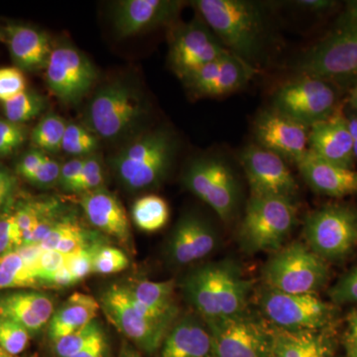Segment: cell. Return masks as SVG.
<instances>
[{"instance_id": "44dd1931", "label": "cell", "mask_w": 357, "mask_h": 357, "mask_svg": "<svg viewBox=\"0 0 357 357\" xmlns=\"http://www.w3.org/2000/svg\"><path fill=\"white\" fill-rule=\"evenodd\" d=\"M309 150L319 158L351 168L354 165V140L347 119L340 112L310 126Z\"/></svg>"}, {"instance_id": "bcb514c9", "label": "cell", "mask_w": 357, "mask_h": 357, "mask_svg": "<svg viewBox=\"0 0 357 357\" xmlns=\"http://www.w3.org/2000/svg\"><path fill=\"white\" fill-rule=\"evenodd\" d=\"M84 160H86V157H73L61 167L58 185L62 188V190L66 192L69 191L70 188L76 182L82 169H83Z\"/></svg>"}, {"instance_id": "603a6c76", "label": "cell", "mask_w": 357, "mask_h": 357, "mask_svg": "<svg viewBox=\"0 0 357 357\" xmlns=\"http://www.w3.org/2000/svg\"><path fill=\"white\" fill-rule=\"evenodd\" d=\"M79 204L93 227L124 245L130 243V223L128 215L114 194L102 188L83 194Z\"/></svg>"}, {"instance_id": "816d5d0a", "label": "cell", "mask_w": 357, "mask_h": 357, "mask_svg": "<svg viewBox=\"0 0 357 357\" xmlns=\"http://www.w3.org/2000/svg\"><path fill=\"white\" fill-rule=\"evenodd\" d=\"M295 4L309 11H325L335 6V2L328 0H302L296 1Z\"/></svg>"}, {"instance_id": "8d00e7d4", "label": "cell", "mask_w": 357, "mask_h": 357, "mask_svg": "<svg viewBox=\"0 0 357 357\" xmlns=\"http://www.w3.org/2000/svg\"><path fill=\"white\" fill-rule=\"evenodd\" d=\"M128 255L114 246L98 245L93 256V273L110 275L119 273L128 267Z\"/></svg>"}, {"instance_id": "db71d44e", "label": "cell", "mask_w": 357, "mask_h": 357, "mask_svg": "<svg viewBox=\"0 0 357 357\" xmlns=\"http://www.w3.org/2000/svg\"><path fill=\"white\" fill-rule=\"evenodd\" d=\"M347 126H349V132L354 140V143L357 142V117L351 119H347Z\"/></svg>"}, {"instance_id": "d6986e66", "label": "cell", "mask_w": 357, "mask_h": 357, "mask_svg": "<svg viewBox=\"0 0 357 357\" xmlns=\"http://www.w3.org/2000/svg\"><path fill=\"white\" fill-rule=\"evenodd\" d=\"M236 262L232 260L210 263L194 270L182 283L185 299L204 321L222 319L223 294Z\"/></svg>"}, {"instance_id": "277c9868", "label": "cell", "mask_w": 357, "mask_h": 357, "mask_svg": "<svg viewBox=\"0 0 357 357\" xmlns=\"http://www.w3.org/2000/svg\"><path fill=\"white\" fill-rule=\"evenodd\" d=\"M297 220L293 199L278 197H251L241 229L239 243L248 253L280 249Z\"/></svg>"}, {"instance_id": "5b68a950", "label": "cell", "mask_w": 357, "mask_h": 357, "mask_svg": "<svg viewBox=\"0 0 357 357\" xmlns=\"http://www.w3.org/2000/svg\"><path fill=\"white\" fill-rule=\"evenodd\" d=\"M265 285L282 293L317 294L326 285L328 268L307 244L293 243L275 251L262 270Z\"/></svg>"}, {"instance_id": "6da1fadb", "label": "cell", "mask_w": 357, "mask_h": 357, "mask_svg": "<svg viewBox=\"0 0 357 357\" xmlns=\"http://www.w3.org/2000/svg\"><path fill=\"white\" fill-rule=\"evenodd\" d=\"M192 6L230 53L255 67L267 37L261 7L245 0H196Z\"/></svg>"}, {"instance_id": "94428289", "label": "cell", "mask_w": 357, "mask_h": 357, "mask_svg": "<svg viewBox=\"0 0 357 357\" xmlns=\"http://www.w3.org/2000/svg\"><path fill=\"white\" fill-rule=\"evenodd\" d=\"M3 36V34H2V32L0 31V39H1V37Z\"/></svg>"}, {"instance_id": "d6a6232c", "label": "cell", "mask_w": 357, "mask_h": 357, "mask_svg": "<svg viewBox=\"0 0 357 357\" xmlns=\"http://www.w3.org/2000/svg\"><path fill=\"white\" fill-rule=\"evenodd\" d=\"M44 96L35 91H23L20 96L3 103V112L7 121L23 124L39 116L46 109Z\"/></svg>"}, {"instance_id": "ac0fdd59", "label": "cell", "mask_w": 357, "mask_h": 357, "mask_svg": "<svg viewBox=\"0 0 357 357\" xmlns=\"http://www.w3.org/2000/svg\"><path fill=\"white\" fill-rule=\"evenodd\" d=\"M183 2L177 0H121L114 2L112 22L119 38L168 25L177 18Z\"/></svg>"}, {"instance_id": "7a4b0ae2", "label": "cell", "mask_w": 357, "mask_h": 357, "mask_svg": "<svg viewBox=\"0 0 357 357\" xmlns=\"http://www.w3.org/2000/svg\"><path fill=\"white\" fill-rule=\"evenodd\" d=\"M178 143L172 131L156 128L141 131L126 141L112 159V170L130 191L161 184L170 172Z\"/></svg>"}, {"instance_id": "4dcf8cb0", "label": "cell", "mask_w": 357, "mask_h": 357, "mask_svg": "<svg viewBox=\"0 0 357 357\" xmlns=\"http://www.w3.org/2000/svg\"><path fill=\"white\" fill-rule=\"evenodd\" d=\"M131 215L138 229L145 232H155L163 229L168 223L170 208L161 197L147 195L135 201Z\"/></svg>"}, {"instance_id": "484cf974", "label": "cell", "mask_w": 357, "mask_h": 357, "mask_svg": "<svg viewBox=\"0 0 357 357\" xmlns=\"http://www.w3.org/2000/svg\"><path fill=\"white\" fill-rule=\"evenodd\" d=\"M162 347L161 357L213 356V342L208 326L194 317L178 319L169 331Z\"/></svg>"}, {"instance_id": "e0dca14e", "label": "cell", "mask_w": 357, "mask_h": 357, "mask_svg": "<svg viewBox=\"0 0 357 357\" xmlns=\"http://www.w3.org/2000/svg\"><path fill=\"white\" fill-rule=\"evenodd\" d=\"M255 74V67L227 54L185 77L183 83L196 98H220L244 88Z\"/></svg>"}, {"instance_id": "9c48e42d", "label": "cell", "mask_w": 357, "mask_h": 357, "mask_svg": "<svg viewBox=\"0 0 357 357\" xmlns=\"http://www.w3.org/2000/svg\"><path fill=\"white\" fill-rule=\"evenodd\" d=\"M274 109L311 126L337 112V93L326 79L302 75L277 91Z\"/></svg>"}, {"instance_id": "9a60e30c", "label": "cell", "mask_w": 357, "mask_h": 357, "mask_svg": "<svg viewBox=\"0 0 357 357\" xmlns=\"http://www.w3.org/2000/svg\"><path fill=\"white\" fill-rule=\"evenodd\" d=\"M239 157L251 197H278L294 201L299 185L285 160L255 145L246 147Z\"/></svg>"}, {"instance_id": "c3c4849f", "label": "cell", "mask_w": 357, "mask_h": 357, "mask_svg": "<svg viewBox=\"0 0 357 357\" xmlns=\"http://www.w3.org/2000/svg\"><path fill=\"white\" fill-rule=\"evenodd\" d=\"M16 189V178L13 174L0 164V211L6 208L13 199Z\"/></svg>"}, {"instance_id": "60d3db41", "label": "cell", "mask_w": 357, "mask_h": 357, "mask_svg": "<svg viewBox=\"0 0 357 357\" xmlns=\"http://www.w3.org/2000/svg\"><path fill=\"white\" fill-rule=\"evenodd\" d=\"M22 244V234L14 213H0V257L15 251Z\"/></svg>"}, {"instance_id": "52a82bcc", "label": "cell", "mask_w": 357, "mask_h": 357, "mask_svg": "<svg viewBox=\"0 0 357 357\" xmlns=\"http://www.w3.org/2000/svg\"><path fill=\"white\" fill-rule=\"evenodd\" d=\"M307 245L324 260H340L357 244V215L351 208L325 206L311 213L305 225Z\"/></svg>"}, {"instance_id": "8992f818", "label": "cell", "mask_w": 357, "mask_h": 357, "mask_svg": "<svg viewBox=\"0 0 357 357\" xmlns=\"http://www.w3.org/2000/svg\"><path fill=\"white\" fill-rule=\"evenodd\" d=\"M183 181L223 222L234 218L238 206L239 187L234 171L225 160L215 156L192 160L185 168Z\"/></svg>"}, {"instance_id": "d4e9b609", "label": "cell", "mask_w": 357, "mask_h": 357, "mask_svg": "<svg viewBox=\"0 0 357 357\" xmlns=\"http://www.w3.org/2000/svg\"><path fill=\"white\" fill-rule=\"evenodd\" d=\"M53 314V301L46 294L23 291L0 297V319L16 321L29 333L42 330Z\"/></svg>"}, {"instance_id": "5bb4252c", "label": "cell", "mask_w": 357, "mask_h": 357, "mask_svg": "<svg viewBox=\"0 0 357 357\" xmlns=\"http://www.w3.org/2000/svg\"><path fill=\"white\" fill-rule=\"evenodd\" d=\"M296 70L326 81L357 75V26L312 47L300 59Z\"/></svg>"}, {"instance_id": "680465c9", "label": "cell", "mask_w": 357, "mask_h": 357, "mask_svg": "<svg viewBox=\"0 0 357 357\" xmlns=\"http://www.w3.org/2000/svg\"><path fill=\"white\" fill-rule=\"evenodd\" d=\"M0 357H13V356L7 354V352L4 351V349H2L1 347H0Z\"/></svg>"}, {"instance_id": "e575fe53", "label": "cell", "mask_w": 357, "mask_h": 357, "mask_svg": "<svg viewBox=\"0 0 357 357\" xmlns=\"http://www.w3.org/2000/svg\"><path fill=\"white\" fill-rule=\"evenodd\" d=\"M105 182V167L98 153L86 157L83 169L76 182L70 188L69 192L86 194L102 189Z\"/></svg>"}, {"instance_id": "4fadbf2b", "label": "cell", "mask_w": 357, "mask_h": 357, "mask_svg": "<svg viewBox=\"0 0 357 357\" xmlns=\"http://www.w3.org/2000/svg\"><path fill=\"white\" fill-rule=\"evenodd\" d=\"M215 357H269L271 333L245 314L206 321Z\"/></svg>"}, {"instance_id": "7c38bea8", "label": "cell", "mask_w": 357, "mask_h": 357, "mask_svg": "<svg viewBox=\"0 0 357 357\" xmlns=\"http://www.w3.org/2000/svg\"><path fill=\"white\" fill-rule=\"evenodd\" d=\"M230 53L202 20L176 27L170 41L169 64L181 79Z\"/></svg>"}, {"instance_id": "3957f363", "label": "cell", "mask_w": 357, "mask_h": 357, "mask_svg": "<svg viewBox=\"0 0 357 357\" xmlns=\"http://www.w3.org/2000/svg\"><path fill=\"white\" fill-rule=\"evenodd\" d=\"M148 105L132 82L117 79L100 86L86 112V128L100 139L117 142L141 132L148 116Z\"/></svg>"}, {"instance_id": "f35d334b", "label": "cell", "mask_w": 357, "mask_h": 357, "mask_svg": "<svg viewBox=\"0 0 357 357\" xmlns=\"http://www.w3.org/2000/svg\"><path fill=\"white\" fill-rule=\"evenodd\" d=\"M27 139V129L23 124L0 119V158L13 155Z\"/></svg>"}, {"instance_id": "7bdbcfd3", "label": "cell", "mask_w": 357, "mask_h": 357, "mask_svg": "<svg viewBox=\"0 0 357 357\" xmlns=\"http://www.w3.org/2000/svg\"><path fill=\"white\" fill-rule=\"evenodd\" d=\"M330 298L335 304H357V266L331 289Z\"/></svg>"}, {"instance_id": "4316f807", "label": "cell", "mask_w": 357, "mask_h": 357, "mask_svg": "<svg viewBox=\"0 0 357 357\" xmlns=\"http://www.w3.org/2000/svg\"><path fill=\"white\" fill-rule=\"evenodd\" d=\"M100 304L93 297L83 293H75L68 298L49 321V337L52 342L76 332L95 321Z\"/></svg>"}, {"instance_id": "836d02e7", "label": "cell", "mask_w": 357, "mask_h": 357, "mask_svg": "<svg viewBox=\"0 0 357 357\" xmlns=\"http://www.w3.org/2000/svg\"><path fill=\"white\" fill-rule=\"evenodd\" d=\"M100 146V138L91 129L82 124L68 123L62 150L73 157H88L96 154Z\"/></svg>"}, {"instance_id": "f907efd6", "label": "cell", "mask_w": 357, "mask_h": 357, "mask_svg": "<svg viewBox=\"0 0 357 357\" xmlns=\"http://www.w3.org/2000/svg\"><path fill=\"white\" fill-rule=\"evenodd\" d=\"M43 284L55 288H66L75 285L77 282L70 273L69 268L67 267V265H65L64 267L60 268L55 273L48 277Z\"/></svg>"}, {"instance_id": "83f0119b", "label": "cell", "mask_w": 357, "mask_h": 357, "mask_svg": "<svg viewBox=\"0 0 357 357\" xmlns=\"http://www.w3.org/2000/svg\"><path fill=\"white\" fill-rule=\"evenodd\" d=\"M271 333L269 357H328L330 345L314 331H288L275 328Z\"/></svg>"}, {"instance_id": "2e32d148", "label": "cell", "mask_w": 357, "mask_h": 357, "mask_svg": "<svg viewBox=\"0 0 357 357\" xmlns=\"http://www.w3.org/2000/svg\"><path fill=\"white\" fill-rule=\"evenodd\" d=\"M310 126L275 109L265 110L255 122L259 146L297 164L309 152Z\"/></svg>"}, {"instance_id": "6f0895ef", "label": "cell", "mask_w": 357, "mask_h": 357, "mask_svg": "<svg viewBox=\"0 0 357 357\" xmlns=\"http://www.w3.org/2000/svg\"><path fill=\"white\" fill-rule=\"evenodd\" d=\"M122 357H140L138 356L137 354H135V352L126 351H124V354H122Z\"/></svg>"}, {"instance_id": "1f68e13d", "label": "cell", "mask_w": 357, "mask_h": 357, "mask_svg": "<svg viewBox=\"0 0 357 357\" xmlns=\"http://www.w3.org/2000/svg\"><path fill=\"white\" fill-rule=\"evenodd\" d=\"M68 122L58 114L45 115L31 131V141L35 149L44 153H58L62 150Z\"/></svg>"}, {"instance_id": "cb8c5ba5", "label": "cell", "mask_w": 357, "mask_h": 357, "mask_svg": "<svg viewBox=\"0 0 357 357\" xmlns=\"http://www.w3.org/2000/svg\"><path fill=\"white\" fill-rule=\"evenodd\" d=\"M7 44L15 67L26 72L45 70L51 52L50 38L46 33L30 26H7Z\"/></svg>"}, {"instance_id": "f6af8a7d", "label": "cell", "mask_w": 357, "mask_h": 357, "mask_svg": "<svg viewBox=\"0 0 357 357\" xmlns=\"http://www.w3.org/2000/svg\"><path fill=\"white\" fill-rule=\"evenodd\" d=\"M61 167L62 165H60L57 160L47 156L38 170L28 180V182L40 188H49L58 185Z\"/></svg>"}, {"instance_id": "d590c367", "label": "cell", "mask_w": 357, "mask_h": 357, "mask_svg": "<svg viewBox=\"0 0 357 357\" xmlns=\"http://www.w3.org/2000/svg\"><path fill=\"white\" fill-rule=\"evenodd\" d=\"M100 324L93 321L76 332L54 342V349L58 357H72L82 351L102 331Z\"/></svg>"}, {"instance_id": "ba28073f", "label": "cell", "mask_w": 357, "mask_h": 357, "mask_svg": "<svg viewBox=\"0 0 357 357\" xmlns=\"http://www.w3.org/2000/svg\"><path fill=\"white\" fill-rule=\"evenodd\" d=\"M260 307L275 328L318 332L328 325L333 307L317 294H287L265 288L260 294Z\"/></svg>"}, {"instance_id": "74e56055", "label": "cell", "mask_w": 357, "mask_h": 357, "mask_svg": "<svg viewBox=\"0 0 357 357\" xmlns=\"http://www.w3.org/2000/svg\"><path fill=\"white\" fill-rule=\"evenodd\" d=\"M29 332L24 326L8 319H0V347L15 356L25 351L29 342Z\"/></svg>"}, {"instance_id": "f1b7e54d", "label": "cell", "mask_w": 357, "mask_h": 357, "mask_svg": "<svg viewBox=\"0 0 357 357\" xmlns=\"http://www.w3.org/2000/svg\"><path fill=\"white\" fill-rule=\"evenodd\" d=\"M89 237L91 236L79 223L69 218H63L57 220L48 236L40 243V248L69 256L93 245L89 244Z\"/></svg>"}, {"instance_id": "91938a15", "label": "cell", "mask_w": 357, "mask_h": 357, "mask_svg": "<svg viewBox=\"0 0 357 357\" xmlns=\"http://www.w3.org/2000/svg\"><path fill=\"white\" fill-rule=\"evenodd\" d=\"M354 6H356V13H357V2H356V4H354Z\"/></svg>"}, {"instance_id": "7dc6e473", "label": "cell", "mask_w": 357, "mask_h": 357, "mask_svg": "<svg viewBox=\"0 0 357 357\" xmlns=\"http://www.w3.org/2000/svg\"><path fill=\"white\" fill-rule=\"evenodd\" d=\"M48 156L43 151L38 149L30 150L24 156L21 158L20 163L17 164L16 171L20 174L21 177L25 180H29L34 175L35 172L38 170L41 164L46 157Z\"/></svg>"}, {"instance_id": "ee69618b", "label": "cell", "mask_w": 357, "mask_h": 357, "mask_svg": "<svg viewBox=\"0 0 357 357\" xmlns=\"http://www.w3.org/2000/svg\"><path fill=\"white\" fill-rule=\"evenodd\" d=\"M67 260L68 256L58 251L43 250L34 271L38 283H44L52 274L55 273L60 268L64 267L67 264Z\"/></svg>"}, {"instance_id": "ffe728a7", "label": "cell", "mask_w": 357, "mask_h": 357, "mask_svg": "<svg viewBox=\"0 0 357 357\" xmlns=\"http://www.w3.org/2000/svg\"><path fill=\"white\" fill-rule=\"evenodd\" d=\"M218 243L210 222L194 213L181 218L169 241L170 259L177 265L192 264L213 252Z\"/></svg>"}, {"instance_id": "f546056e", "label": "cell", "mask_w": 357, "mask_h": 357, "mask_svg": "<svg viewBox=\"0 0 357 357\" xmlns=\"http://www.w3.org/2000/svg\"><path fill=\"white\" fill-rule=\"evenodd\" d=\"M126 286V290L141 304L163 312L178 314L174 303L175 282L173 280L155 282L140 280L131 282Z\"/></svg>"}, {"instance_id": "b9f144b4", "label": "cell", "mask_w": 357, "mask_h": 357, "mask_svg": "<svg viewBox=\"0 0 357 357\" xmlns=\"http://www.w3.org/2000/svg\"><path fill=\"white\" fill-rule=\"evenodd\" d=\"M100 244H93L89 248L74 255L68 256L67 267L74 277L77 283L84 280V278L93 273V256H95L96 248Z\"/></svg>"}, {"instance_id": "11a10c76", "label": "cell", "mask_w": 357, "mask_h": 357, "mask_svg": "<svg viewBox=\"0 0 357 357\" xmlns=\"http://www.w3.org/2000/svg\"><path fill=\"white\" fill-rule=\"evenodd\" d=\"M349 100H351V105H352V107L357 110V86L356 88L352 89L351 98H349Z\"/></svg>"}, {"instance_id": "7402d4cb", "label": "cell", "mask_w": 357, "mask_h": 357, "mask_svg": "<svg viewBox=\"0 0 357 357\" xmlns=\"http://www.w3.org/2000/svg\"><path fill=\"white\" fill-rule=\"evenodd\" d=\"M301 175L314 191L333 198H344L357 192V172L319 158L311 151L297 164Z\"/></svg>"}, {"instance_id": "30bf717a", "label": "cell", "mask_w": 357, "mask_h": 357, "mask_svg": "<svg viewBox=\"0 0 357 357\" xmlns=\"http://www.w3.org/2000/svg\"><path fill=\"white\" fill-rule=\"evenodd\" d=\"M98 70L84 53L69 44L53 47L45 68L47 86L67 105H76L88 95L98 79Z\"/></svg>"}, {"instance_id": "8fae6325", "label": "cell", "mask_w": 357, "mask_h": 357, "mask_svg": "<svg viewBox=\"0 0 357 357\" xmlns=\"http://www.w3.org/2000/svg\"><path fill=\"white\" fill-rule=\"evenodd\" d=\"M100 307L119 332L139 349L154 352L162 347L172 328L168 321H155L140 314L124 285H114L102 294Z\"/></svg>"}, {"instance_id": "ab89813d", "label": "cell", "mask_w": 357, "mask_h": 357, "mask_svg": "<svg viewBox=\"0 0 357 357\" xmlns=\"http://www.w3.org/2000/svg\"><path fill=\"white\" fill-rule=\"evenodd\" d=\"M27 81L23 70L16 67L0 68V102L13 100L26 91Z\"/></svg>"}, {"instance_id": "681fc988", "label": "cell", "mask_w": 357, "mask_h": 357, "mask_svg": "<svg viewBox=\"0 0 357 357\" xmlns=\"http://www.w3.org/2000/svg\"><path fill=\"white\" fill-rule=\"evenodd\" d=\"M109 345L103 331H100L81 351L72 357H107Z\"/></svg>"}, {"instance_id": "f5cc1de1", "label": "cell", "mask_w": 357, "mask_h": 357, "mask_svg": "<svg viewBox=\"0 0 357 357\" xmlns=\"http://www.w3.org/2000/svg\"><path fill=\"white\" fill-rule=\"evenodd\" d=\"M347 342L349 344H357V309L347 318Z\"/></svg>"}, {"instance_id": "9f6ffc18", "label": "cell", "mask_w": 357, "mask_h": 357, "mask_svg": "<svg viewBox=\"0 0 357 357\" xmlns=\"http://www.w3.org/2000/svg\"><path fill=\"white\" fill-rule=\"evenodd\" d=\"M349 357H357V344H349Z\"/></svg>"}]
</instances>
